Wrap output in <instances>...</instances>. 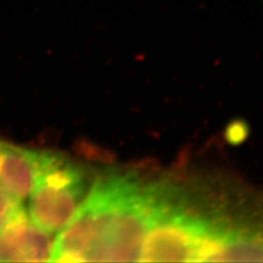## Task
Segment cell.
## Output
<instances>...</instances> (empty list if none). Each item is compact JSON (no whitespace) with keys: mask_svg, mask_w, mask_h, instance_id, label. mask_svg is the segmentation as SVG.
<instances>
[{"mask_svg":"<svg viewBox=\"0 0 263 263\" xmlns=\"http://www.w3.org/2000/svg\"><path fill=\"white\" fill-rule=\"evenodd\" d=\"M157 198L158 181L135 170L103 173L59 231L50 261H140Z\"/></svg>","mask_w":263,"mask_h":263,"instance_id":"6da1fadb","label":"cell"},{"mask_svg":"<svg viewBox=\"0 0 263 263\" xmlns=\"http://www.w3.org/2000/svg\"><path fill=\"white\" fill-rule=\"evenodd\" d=\"M90 187L89 175L82 165L64 154L43 151L28 195L30 219L48 233L61 231L76 214Z\"/></svg>","mask_w":263,"mask_h":263,"instance_id":"7a4b0ae2","label":"cell"},{"mask_svg":"<svg viewBox=\"0 0 263 263\" xmlns=\"http://www.w3.org/2000/svg\"><path fill=\"white\" fill-rule=\"evenodd\" d=\"M54 238L32 222L26 210L0 229V262L50 261Z\"/></svg>","mask_w":263,"mask_h":263,"instance_id":"3957f363","label":"cell"},{"mask_svg":"<svg viewBox=\"0 0 263 263\" xmlns=\"http://www.w3.org/2000/svg\"><path fill=\"white\" fill-rule=\"evenodd\" d=\"M43 151L0 140V184L23 200L28 197L37 175Z\"/></svg>","mask_w":263,"mask_h":263,"instance_id":"277c9868","label":"cell"},{"mask_svg":"<svg viewBox=\"0 0 263 263\" xmlns=\"http://www.w3.org/2000/svg\"><path fill=\"white\" fill-rule=\"evenodd\" d=\"M24 208L21 200L0 184V229L19 214Z\"/></svg>","mask_w":263,"mask_h":263,"instance_id":"5b68a950","label":"cell"}]
</instances>
